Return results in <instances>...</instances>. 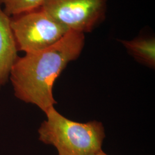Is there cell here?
Instances as JSON below:
<instances>
[{
  "label": "cell",
  "mask_w": 155,
  "mask_h": 155,
  "mask_svg": "<svg viewBox=\"0 0 155 155\" xmlns=\"http://www.w3.org/2000/svg\"><path fill=\"white\" fill-rule=\"evenodd\" d=\"M84 42V33L70 30L50 47L18 57L9 75L17 98L45 114L54 107L55 81L70 61L78 58Z\"/></svg>",
  "instance_id": "1"
},
{
  "label": "cell",
  "mask_w": 155,
  "mask_h": 155,
  "mask_svg": "<svg viewBox=\"0 0 155 155\" xmlns=\"http://www.w3.org/2000/svg\"><path fill=\"white\" fill-rule=\"evenodd\" d=\"M39 127V140L55 147L59 155H93L102 150L105 137L101 122H75L63 116L54 107L46 114Z\"/></svg>",
  "instance_id": "2"
},
{
  "label": "cell",
  "mask_w": 155,
  "mask_h": 155,
  "mask_svg": "<svg viewBox=\"0 0 155 155\" xmlns=\"http://www.w3.org/2000/svg\"><path fill=\"white\" fill-rule=\"evenodd\" d=\"M10 19L18 51L25 53L48 48L70 31L41 8L10 17Z\"/></svg>",
  "instance_id": "3"
},
{
  "label": "cell",
  "mask_w": 155,
  "mask_h": 155,
  "mask_svg": "<svg viewBox=\"0 0 155 155\" xmlns=\"http://www.w3.org/2000/svg\"><path fill=\"white\" fill-rule=\"evenodd\" d=\"M107 0H43L41 8L69 30L92 31L105 18Z\"/></svg>",
  "instance_id": "4"
},
{
  "label": "cell",
  "mask_w": 155,
  "mask_h": 155,
  "mask_svg": "<svg viewBox=\"0 0 155 155\" xmlns=\"http://www.w3.org/2000/svg\"><path fill=\"white\" fill-rule=\"evenodd\" d=\"M10 22V17L0 5V89L8 81L12 68L18 57Z\"/></svg>",
  "instance_id": "5"
},
{
  "label": "cell",
  "mask_w": 155,
  "mask_h": 155,
  "mask_svg": "<svg viewBox=\"0 0 155 155\" xmlns=\"http://www.w3.org/2000/svg\"><path fill=\"white\" fill-rule=\"evenodd\" d=\"M120 41L136 61L150 68H155V38H140Z\"/></svg>",
  "instance_id": "6"
},
{
  "label": "cell",
  "mask_w": 155,
  "mask_h": 155,
  "mask_svg": "<svg viewBox=\"0 0 155 155\" xmlns=\"http://www.w3.org/2000/svg\"><path fill=\"white\" fill-rule=\"evenodd\" d=\"M43 0H0V5H4L3 11L8 16L12 17L31 11L41 7Z\"/></svg>",
  "instance_id": "7"
},
{
  "label": "cell",
  "mask_w": 155,
  "mask_h": 155,
  "mask_svg": "<svg viewBox=\"0 0 155 155\" xmlns=\"http://www.w3.org/2000/svg\"><path fill=\"white\" fill-rule=\"evenodd\" d=\"M93 155H107V154H106L102 150H101L100 151H98V152L95 153V154Z\"/></svg>",
  "instance_id": "8"
}]
</instances>
